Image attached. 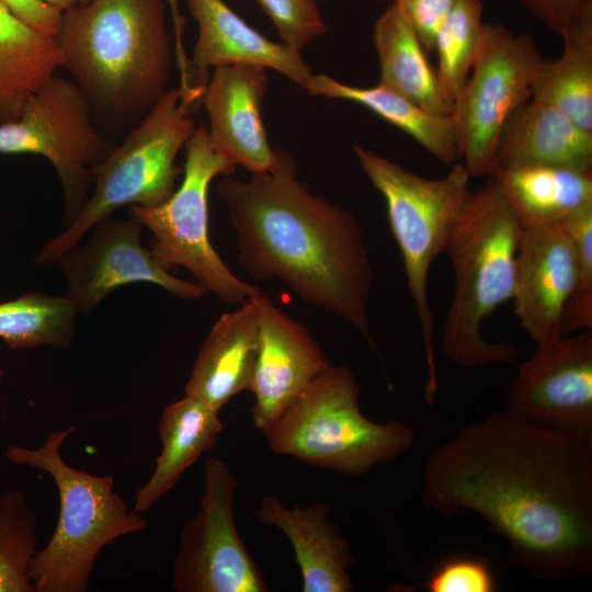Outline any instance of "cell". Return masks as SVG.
Wrapping results in <instances>:
<instances>
[{
  "label": "cell",
  "instance_id": "cell-12",
  "mask_svg": "<svg viewBox=\"0 0 592 592\" xmlns=\"http://www.w3.org/2000/svg\"><path fill=\"white\" fill-rule=\"evenodd\" d=\"M237 481L218 458L205 464L198 513L181 531L173 563L177 592H265V578L247 550L234 517Z\"/></svg>",
  "mask_w": 592,
  "mask_h": 592
},
{
  "label": "cell",
  "instance_id": "cell-25",
  "mask_svg": "<svg viewBox=\"0 0 592 592\" xmlns=\"http://www.w3.org/2000/svg\"><path fill=\"white\" fill-rule=\"evenodd\" d=\"M311 95L361 104L399 128L443 163H456L460 149L451 115L430 113L398 92L378 83L362 88L326 73L312 75L306 89Z\"/></svg>",
  "mask_w": 592,
  "mask_h": 592
},
{
  "label": "cell",
  "instance_id": "cell-18",
  "mask_svg": "<svg viewBox=\"0 0 592 592\" xmlns=\"http://www.w3.org/2000/svg\"><path fill=\"white\" fill-rule=\"evenodd\" d=\"M186 7L197 24L191 65L202 82H207L208 68L249 64L273 69L306 89L314 72L300 50L267 38L224 0H186Z\"/></svg>",
  "mask_w": 592,
  "mask_h": 592
},
{
  "label": "cell",
  "instance_id": "cell-19",
  "mask_svg": "<svg viewBox=\"0 0 592 592\" xmlns=\"http://www.w3.org/2000/svg\"><path fill=\"white\" fill-rule=\"evenodd\" d=\"M263 292L249 297L214 323L185 384V395L220 411L236 395L249 390L259 349Z\"/></svg>",
  "mask_w": 592,
  "mask_h": 592
},
{
  "label": "cell",
  "instance_id": "cell-30",
  "mask_svg": "<svg viewBox=\"0 0 592 592\" xmlns=\"http://www.w3.org/2000/svg\"><path fill=\"white\" fill-rule=\"evenodd\" d=\"M37 517L19 489L0 494V592H33Z\"/></svg>",
  "mask_w": 592,
  "mask_h": 592
},
{
  "label": "cell",
  "instance_id": "cell-6",
  "mask_svg": "<svg viewBox=\"0 0 592 592\" xmlns=\"http://www.w3.org/2000/svg\"><path fill=\"white\" fill-rule=\"evenodd\" d=\"M353 372L330 365L264 434L270 448L312 466L357 477L396 460L414 441L402 421L375 422L360 408Z\"/></svg>",
  "mask_w": 592,
  "mask_h": 592
},
{
  "label": "cell",
  "instance_id": "cell-36",
  "mask_svg": "<svg viewBox=\"0 0 592 592\" xmlns=\"http://www.w3.org/2000/svg\"><path fill=\"white\" fill-rule=\"evenodd\" d=\"M0 3L35 32L56 36L62 12L44 0H0Z\"/></svg>",
  "mask_w": 592,
  "mask_h": 592
},
{
  "label": "cell",
  "instance_id": "cell-9",
  "mask_svg": "<svg viewBox=\"0 0 592 592\" xmlns=\"http://www.w3.org/2000/svg\"><path fill=\"white\" fill-rule=\"evenodd\" d=\"M184 148L180 186L158 206H129V216L150 230L149 250L166 270L183 266L206 293L239 305L262 289L232 273L214 249L208 230L209 185L218 175L230 177L237 166L213 147L203 123Z\"/></svg>",
  "mask_w": 592,
  "mask_h": 592
},
{
  "label": "cell",
  "instance_id": "cell-20",
  "mask_svg": "<svg viewBox=\"0 0 592 592\" xmlns=\"http://www.w3.org/2000/svg\"><path fill=\"white\" fill-rule=\"evenodd\" d=\"M329 513L325 503L287 509L272 494L262 497L257 510L262 524L277 527L292 543L304 592L354 591L350 544L328 519Z\"/></svg>",
  "mask_w": 592,
  "mask_h": 592
},
{
  "label": "cell",
  "instance_id": "cell-5",
  "mask_svg": "<svg viewBox=\"0 0 592 592\" xmlns=\"http://www.w3.org/2000/svg\"><path fill=\"white\" fill-rule=\"evenodd\" d=\"M73 426L52 432L43 445H10L5 457L48 474L57 488L59 515L55 530L32 561L33 592H86L96 558L115 539L140 532L147 522L114 491V479L68 465L61 447Z\"/></svg>",
  "mask_w": 592,
  "mask_h": 592
},
{
  "label": "cell",
  "instance_id": "cell-16",
  "mask_svg": "<svg viewBox=\"0 0 592 592\" xmlns=\"http://www.w3.org/2000/svg\"><path fill=\"white\" fill-rule=\"evenodd\" d=\"M330 363L309 330L265 294L259 318V349L249 390L253 426L265 434Z\"/></svg>",
  "mask_w": 592,
  "mask_h": 592
},
{
  "label": "cell",
  "instance_id": "cell-7",
  "mask_svg": "<svg viewBox=\"0 0 592 592\" xmlns=\"http://www.w3.org/2000/svg\"><path fill=\"white\" fill-rule=\"evenodd\" d=\"M353 151L363 172L385 200L389 227L402 258L421 328L428 369L424 399L432 405L439 391V378L429 273L433 261L445 253L452 227L471 191V177L463 163H454L445 177L425 179L358 144H354Z\"/></svg>",
  "mask_w": 592,
  "mask_h": 592
},
{
  "label": "cell",
  "instance_id": "cell-2",
  "mask_svg": "<svg viewBox=\"0 0 592 592\" xmlns=\"http://www.w3.org/2000/svg\"><path fill=\"white\" fill-rule=\"evenodd\" d=\"M217 192L248 274L282 282L353 326L378 353L368 316L374 271L354 215L311 193L294 157L277 148L270 170L248 180L226 177Z\"/></svg>",
  "mask_w": 592,
  "mask_h": 592
},
{
  "label": "cell",
  "instance_id": "cell-35",
  "mask_svg": "<svg viewBox=\"0 0 592 592\" xmlns=\"http://www.w3.org/2000/svg\"><path fill=\"white\" fill-rule=\"evenodd\" d=\"M561 225L572 242L579 271L578 285L570 297L592 300V207L573 215Z\"/></svg>",
  "mask_w": 592,
  "mask_h": 592
},
{
  "label": "cell",
  "instance_id": "cell-29",
  "mask_svg": "<svg viewBox=\"0 0 592 592\" xmlns=\"http://www.w3.org/2000/svg\"><path fill=\"white\" fill-rule=\"evenodd\" d=\"M481 0H459L440 27L433 50L437 54V79L454 103L462 91L481 41L483 21Z\"/></svg>",
  "mask_w": 592,
  "mask_h": 592
},
{
  "label": "cell",
  "instance_id": "cell-37",
  "mask_svg": "<svg viewBox=\"0 0 592 592\" xmlns=\"http://www.w3.org/2000/svg\"><path fill=\"white\" fill-rule=\"evenodd\" d=\"M168 7L171 12L173 23V42L175 53V65L180 72V83L189 84L193 78V68L191 60L186 55L183 45V31L185 25V18L180 13L178 0H167Z\"/></svg>",
  "mask_w": 592,
  "mask_h": 592
},
{
  "label": "cell",
  "instance_id": "cell-11",
  "mask_svg": "<svg viewBox=\"0 0 592 592\" xmlns=\"http://www.w3.org/2000/svg\"><path fill=\"white\" fill-rule=\"evenodd\" d=\"M527 33L485 23L469 76L453 103L460 159L470 177H488L508 118L531 100V86L542 61Z\"/></svg>",
  "mask_w": 592,
  "mask_h": 592
},
{
  "label": "cell",
  "instance_id": "cell-3",
  "mask_svg": "<svg viewBox=\"0 0 592 592\" xmlns=\"http://www.w3.org/2000/svg\"><path fill=\"white\" fill-rule=\"evenodd\" d=\"M167 0H90L62 12V65L93 113L134 125L167 92L174 42Z\"/></svg>",
  "mask_w": 592,
  "mask_h": 592
},
{
  "label": "cell",
  "instance_id": "cell-14",
  "mask_svg": "<svg viewBox=\"0 0 592 592\" xmlns=\"http://www.w3.org/2000/svg\"><path fill=\"white\" fill-rule=\"evenodd\" d=\"M504 407L539 425L592 432V329L536 344L508 385Z\"/></svg>",
  "mask_w": 592,
  "mask_h": 592
},
{
  "label": "cell",
  "instance_id": "cell-38",
  "mask_svg": "<svg viewBox=\"0 0 592 592\" xmlns=\"http://www.w3.org/2000/svg\"><path fill=\"white\" fill-rule=\"evenodd\" d=\"M52 7L58 9L61 12L70 10L72 8L87 4L90 0H44Z\"/></svg>",
  "mask_w": 592,
  "mask_h": 592
},
{
  "label": "cell",
  "instance_id": "cell-17",
  "mask_svg": "<svg viewBox=\"0 0 592 592\" xmlns=\"http://www.w3.org/2000/svg\"><path fill=\"white\" fill-rule=\"evenodd\" d=\"M267 83L264 67L220 66L207 79L201 100L213 147L250 174L270 170L276 160V148L269 141L262 118Z\"/></svg>",
  "mask_w": 592,
  "mask_h": 592
},
{
  "label": "cell",
  "instance_id": "cell-24",
  "mask_svg": "<svg viewBox=\"0 0 592 592\" xmlns=\"http://www.w3.org/2000/svg\"><path fill=\"white\" fill-rule=\"evenodd\" d=\"M372 37L380 66V84L430 113L452 115L453 102L441 88L424 46L392 1L376 20Z\"/></svg>",
  "mask_w": 592,
  "mask_h": 592
},
{
  "label": "cell",
  "instance_id": "cell-23",
  "mask_svg": "<svg viewBox=\"0 0 592 592\" xmlns=\"http://www.w3.org/2000/svg\"><path fill=\"white\" fill-rule=\"evenodd\" d=\"M488 178L522 226L561 224L592 207V171L523 166L494 169Z\"/></svg>",
  "mask_w": 592,
  "mask_h": 592
},
{
  "label": "cell",
  "instance_id": "cell-32",
  "mask_svg": "<svg viewBox=\"0 0 592 592\" xmlns=\"http://www.w3.org/2000/svg\"><path fill=\"white\" fill-rule=\"evenodd\" d=\"M430 592H493L497 584L489 563L480 558L444 561L426 582Z\"/></svg>",
  "mask_w": 592,
  "mask_h": 592
},
{
  "label": "cell",
  "instance_id": "cell-4",
  "mask_svg": "<svg viewBox=\"0 0 592 592\" xmlns=\"http://www.w3.org/2000/svg\"><path fill=\"white\" fill-rule=\"evenodd\" d=\"M522 225L489 178L470 191L448 237L445 254L454 273V293L443 329V351L463 368L514 363L519 351L490 342L482 323L513 299Z\"/></svg>",
  "mask_w": 592,
  "mask_h": 592
},
{
  "label": "cell",
  "instance_id": "cell-13",
  "mask_svg": "<svg viewBox=\"0 0 592 592\" xmlns=\"http://www.w3.org/2000/svg\"><path fill=\"white\" fill-rule=\"evenodd\" d=\"M84 243H78L57 262L67 281L66 296L78 312L90 315L113 291L132 283H150L183 299H201L197 283L173 276L141 246L143 225L134 217L100 220Z\"/></svg>",
  "mask_w": 592,
  "mask_h": 592
},
{
  "label": "cell",
  "instance_id": "cell-28",
  "mask_svg": "<svg viewBox=\"0 0 592 592\" xmlns=\"http://www.w3.org/2000/svg\"><path fill=\"white\" fill-rule=\"evenodd\" d=\"M78 310L65 296L32 292L0 303V339L13 350L47 345L69 349Z\"/></svg>",
  "mask_w": 592,
  "mask_h": 592
},
{
  "label": "cell",
  "instance_id": "cell-1",
  "mask_svg": "<svg viewBox=\"0 0 592 592\" xmlns=\"http://www.w3.org/2000/svg\"><path fill=\"white\" fill-rule=\"evenodd\" d=\"M421 501L479 515L534 576L592 573V432L489 414L429 454Z\"/></svg>",
  "mask_w": 592,
  "mask_h": 592
},
{
  "label": "cell",
  "instance_id": "cell-34",
  "mask_svg": "<svg viewBox=\"0 0 592 592\" xmlns=\"http://www.w3.org/2000/svg\"><path fill=\"white\" fill-rule=\"evenodd\" d=\"M459 0H392L418 35L425 50H433L435 36Z\"/></svg>",
  "mask_w": 592,
  "mask_h": 592
},
{
  "label": "cell",
  "instance_id": "cell-40",
  "mask_svg": "<svg viewBox=\"0 0 592 592\" xmlns=\"http://www.w3.org/2000/svg\"><path fill=\"white\" fill-rule=\"evenodd\" d=\"M377 1H389V2H391L392 0H377Z\"/></svg>",
  "mask_w": 592,
  "mask_h": 592
},
{
  "label": "cell",
  "instance_id": "cell-15",
  "mask_svg": "<svg viewBox=\"0 0 592 592\" xmlns=\"http://www.w3.org/2000/svg\"><path fill=\"white\" fill-rule=\"evenodd\" d=\"M578 281L574 249L561 224L522 226L513 310L536 344L563 337V310Z\"/></svg>",
  "mask_w": 592,
  "mask_h": 592
},
{
  "label": "cell",
  "instance_id": "cell-39",
  "mask_svg": "<svg viewBox=\"0 0 592 592\" xmlns=\"http://www.w3.org/2000/svg\"><path fill=\"white\" fill-rule=\"evenodd\" d=\"M3 371L0 368V388H1V385H2V382H3Z\"/></svg>",
  "mask_w": 592,
  "mask_h": 592
},
{
  "label": "cell",
  "instance_id": "cell-8",
  "mask_svg": "<svg viewBox=\"0 0 592 592\" xmlns=\"http://www.w3.org/2000/svg\"><path fill=\"white\" fill-rule=\"evenodd\" d=\"M196 109L179 88L168 89L94 168L91 196L66 230L43 246L35 261H58L117 208L153 207L166 202L183 172L175 158L196 129L192 116Z\"/></svg>",
  "mask_w": 592,
  "mask_h": 592
},
{
  "label": "cell",
  "instance_id": "cell-26",
  "mask_svg": "<svg viewBox=\"0 0 592 592\" xmlns=\"http://www.w3.org/2000/svg\"><path fill=\"white\" fill-rule=\"evenodd\" d=\"M61 65L55 37L35 32L0 3V124L15 118Z\"/></svg>",
  "mask_w": 592,
  "mask_h": 592
},
{
  "label": "cell",
  "instance_id": "cell-10",
  "mask_svg": "<svg viewBox=\"0 0 592 592\" xmlns=\"http://www.w3.org/2000/svg\"><path fill=\"white\" fill-rule=\"evenodd\" d=\"M92 106L81 89L56 73L0 124V153L43 156L60 180L69 226L89 198L94 168L114 145L92 124Z\"/></svg>",
  "mask_w": 592,
  "mask_h": 592
},
{
  "label": "cell",
  "instance_id": "cell-27",
  "mask_svg": "<svg viewBox=\"0 0 592 592\" xmlns=\"http://www.w3.org/2000/svg\"><path fill=\"white\" fill-rule=\"evenodd\" d=\"M558 58L539 62L531 99L554 106L581 128L592 132V23L561 37Z\"/></svg>",
  "mask_w": 592,
  "mask_h": 592
},
{
  "label": "cell",
  "instance_id": "cell-31",
  "mask_svg": "<svg viewBox=\"0 0 592 592\" xmlns=\"http://www.w3.org/2000/svg\"><path fill=\"white\" fill-rule=\"evenodd\" d=\"M282 43L300 50L322 36L327 25L317 0H255Z\"/></svg>",
  "mask_w": 592,
  "mask_h": 592
},
{
  "label": "cell",
  "instance_id": "cell-33",
  "mask_svg": "<svg viewBox=\"0 0 592 592\" xmlns=\"http://www.w3.org/2000/svg\"><path fill=\"white\" fill-rule=\"evenodd\" d=\"M550 32L565 36L592 23V0H519Z\"/></svg>",
  "mask_w": 592,
  "mask_h": 592
},
{
  "label": "cell",
  "instance_id": "cell-21",
  "mask_svg": "<svg viewBox=\"0 0 592 592\" xmlns=\"http://www.w3.org/2000/svg\"><path fill=\"white\" fill-rule=\"evenodd\" d=\"M523 166L592 171V132L554 106L531 99L505 122L491 171Z\"/></svg>",
  "mask_w": 592,
  "mask_h": 592
},
{
  "label": "cell",
  "instance_id": "cell-22",
  "mask_svg": "<svg viewBox=\"0 0 592 592\" xmlns=\"http://www.w3.org/2000/svg\"><path fill=\"white\" fill-rule=\"evenodd\" d=\"M219 411L185 395L161 413L158 434L161 453L151 476L134 496V510L149 511L169 493L185 470L212 449L223 431Z\"/></svg>",
  "mask_w": 592,
  "mask_h": 592
}]
</instances>
